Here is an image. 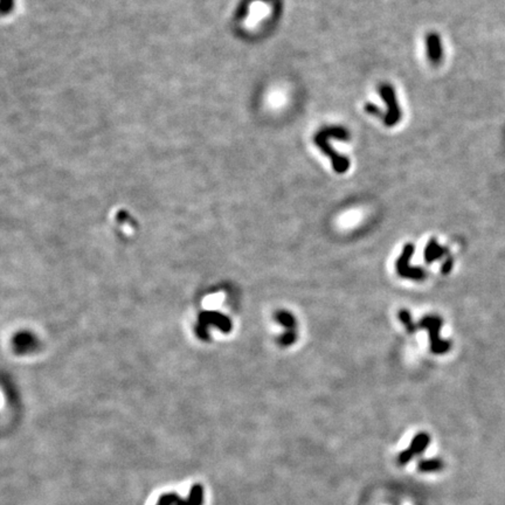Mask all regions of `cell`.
<instances>
[{
	"instance_id": "cell-1",
	"label": "cell",
	"mask_w": 505,
	"mask_h": 505,
	"mask_svg": "<svg viewBox=\"0 0 505 505\" xmlns=\"http://www.w3.org/2000/svg\"><path fill=\"white\" fill-rule=\"evenodd\" d=\"M420 326L428 330L430 339V349L434 353H446L450 349V343L442 341L440 338V331L442 326V319L436 316H426L420 322Z\"/></svg>"
},
{
	"instance_id": "cell-2",
	"label": "cell",
	"mask_w": 505,
	"mask_h": 505,
	"mask_svg": "<svg viewBox=\"0 0 505 505\" xmlns=\"http://www.w3.org/2000/svg\"><path fill=\"white\" fill-rule=\"evenodd\" d=\"M414 254V246L412 244H407L403 247L402 253L396 261V272L403 279H410L420 281L426 277V273L423 269L418 267H412L410 264L412 256Z\"/></svg>"
},
{
	"instance_id": "cell-3",
	"label": "cell",
	"mask_w": 505,
	"mask_h": 505,
	"mask_svg": "<svg viewBox=\"0 0 505 505\" xmlns=\"http://www.w3.org/2000/svg\"><path fill=\"white\" fill-rule=\"evenodd\" d=\"M380 94H381V97H383L385 101H386L387 107H388L387 115L384 117L385 125H387V126L395 125L396 123L399 122L400 116H401V115H400V110H399V107H398V101H396V97H395L394 89H393L391 86H388V84H385V86L380 88Z\"/></svg>"
},
{
	"instance_id": "cell-4",
	"label": "cell",
	"mask_w": 505,
	"mask_h": 505,
	"mask_svg": "<svg viewBox=\"0 0 505 505\" xmlns=\"http://www.w3.org/2000/svg\"><path fill=\"white\" fill-rule=\"evenodd\" d=\"M429 441H430V439L427 434L422 433V434L416 435V436L413 439V441H412L411 446L408 447V448L405 450V452H402L401 454L399 455V458H398L399 464H401V465L406 464L415 456V455L421 454L423 450L427 448V446L429 445Z\"/></svg>"
},
{
	"instance_id": "cell-5",
	"label": "cell",
	"mask_w": 505,
	"mask_h": 505,
	"mask_svg": "<svg viewBox=\"0 0 505 505\" xmlns=\"http://www.w3.org/2000/svg\"><path fill=\"white\" fill-rule=\"evenodd\" d=\"M316 144H317L319 148H321L323 151L326 153V155L330 156L334 171L338 172V173H344V172L348 171L349 165H350L348 158L342 157V156H339L338 153L333 152L332 149H331L330 146L327 145V142L325 140V137L323 136L322 132L316 136Z\"/></svg>"
},
{
	"instance_id": "cell-6",
	"label": "cell",
	"mask_w": 505,
	"mask_h": 505,
	"mask_svg": "<svg viewBox=\"0 0 505 505\" xmlns=\"http://www.w3.org/2000/svg\"><path fill=\"white\" fill-rule=\"evenodd\" d=\"M427 49L429 60L431 62L437 63L442 57V45L437 34L431 33L427 37Z\"/></svg>"
},
{
	"instance_id": "cell-7",
	"label": "cell",
	"mask_w": 505,
	"mask_h": 505,
	"mask_svg": "<svg viewBox=\"0 0 505 505\" xmlns=\"http://www.w3.org/2000/svg\"><path fill=\"white\" fill-rule=\"evenodd\" d=\"M445 254H446V249L439 245L436 240L431 239L426 247L425 260L427 263H431V262H434L435 260L441 259Z\"/></svg>"
},
{
	"instance_id": "cell-8",
	"label": "cell",
	"mask_w": 505,
	"mask_h": 505,
	"mask_svg": "<svg viewBox=\"0 0 505 505\" xmlns=\"http://www.w3.org/2000/svg\"><path fill=\"white\" fill-rule=\"evenodd\" d=\"M276 319H277V322H279L280 324H282V325L288 331L289 330H295V327H296V319H295L294 316H292L290 314V312H288V311H280V312H277Z\"/></svg>"
},
{
	"instance_id": "cell-9",
	"label": "cell",
	"mask_w": 505,
	"mask_h": 505,
	"mask_svg": "<svg viewBox=\"0 0 505 505\" xmlns=\"http://www.w3.org/2000/svg\"><path fill=\"white\" fill-rule=\"evenodd\" d=\"M442 466H443L442 461L437 460V458H434V460H425L419 463V469L425 473L437 472V470L442 469Z\"/></svg>"
},
{
	"instance_id": "cell-10",
	"label": "cell",
	"mask_w": 505,
	"mask_h": 505,
	"mask_svg": "<svg viewBox=\"0 0 505 505\" xmlns=\"http://www.w3.org/2000/svg\"><path fill=\"white\" fill-rule=\"evenodd\" d=\"M399 318H400V321H401L405 324V326L407 327L408 332H414V331H415V325H414L413 321H412V317H411L410 312H408L407 310L400 311Z\"/></svg>"
},
{
	"instance_id": "cell-11",
	"label": "cell",
	"mask_w": 505,
	"mask_h": 505,
	"mask_svg": "<svg viewBox=\"0 0 505 505\" xmlns=\"http://www.w3.org/2000/svg\"><path fill=\"white\" fill-rule=\"evenodd\" d=\"M296 333H295V330H289L285 332L284 334H282L280 338V344L281 345H283V346H289V345H291V344H294L295 341H296Z\"/></svg>"
},
{
	"instance_id": "cell-12",
	"label": "cell",
	"mask_w": 505,
	"mask_h": 505,
	"mask_svg": "<svg viewBox=\"0 0 505 505\" xmlns=\"http://www.w3.org/2000/svg\"><path fill=\"white\" fill-rule=\"evenodd\" d=\"M271 102L273 103V106L275 107L282 106V104L285 102V96L283 92H275V94L271 97Z\"/></svg>"
},
{
	"instance_id": "cell-13",
	"label": "cell",
	"mask_w": 505,
	"mask_h": 505,
	"mask_svg": "<svg viewBox=\"0 0 505 505\" xmlns=\"http://www.w3.org/2000/svg\"><path fill=\"white\" fill-rule=\"evenodd\" d=\"M453 267V260L452 259H448L446 262H445V264L442 265V273L443 274H448L450 272V269H452Z\"/></svg>"
}]
</instances>
